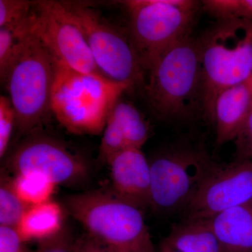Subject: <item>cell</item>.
<instances>
[{
    "label": "cell",
    "mask_w": 252,
    "mask_h": 252,
    "mask_svg": "<svg viewBox=\"0 0 252 252\" xmlns=\"http://www.w3.org/2000/svg\"><path fill=\"white\" fill-rule=\"evenodd\" d=\"M147 74L144 93L156 117L181 120L203 114L201 67L191 34L160 55Z\"/></svg>",
    "instance_id": "obj_1"
},
{
    "label": "cell",
    "mask_w": 252,
    "mask_h": 252,
    "mask_svg": "<svg viewBox=\"0 0 252 252\" xmlns=\"http://www.w3.org/2000/svg\"><path fill=\"white\" fill-rule=\"evenodd\" d=\"M196 39L203 114L210 122L220 91L252 77V19L217 20Z\"/></svg>",
    "instance_id": "obj_2"
},
{
    "label": "cell",
    "mask_w": 252,
    "mask_h": 252,
    "mask_svg": "<svg viewBox=\"0 0 252 252\" xmlns=\"http://www.w3.org/2000/svg\"><path fill=\"white\" fill-rule=\"evenodd\" d=\"M124 84L105 77L77 72L58 62L51 95V112L60 124L77 135L102 133Z\"/></svg>",
    "instance_id": "obj_3"
},
{
    "label": "cell",
    "mask_w": 252,
    "mask_h": 252,
    "mask_svg": "<svg viewBox=\"0 0 252 252\" xmlns=\"http://www.w3.org/2000/svg\"><path fill=\"white\" fill-rule=\"evenodd\" d=\"M56 64L57 61L32 26L3 84L16 112V128L22 135L39 132L52 114Z\"/></svg>",
    "instance_id": "obj_4"
},
{
    "label": "cell",
    "mask_w": 252,
    "mask_h": 252,
    "mask_svg": "<svg viewBox=\"0 0 252 252\" xmlns=\"http://www.w3.org/2000/svg\"><path fill=\"white\" fill-rule=\"evenodd\" d=\"M127 30L146 74L160 55L191 34L201 3L193 0H127Z\"/></svg>",
    "instance_id": "obj_5"
},
{
    "label": "cell",
    "mask_w": 252,
    "mask_h": 252,
    "mask_svg": "<svg viewBox=\"0 0 252 252\" xmlns=\"http://www.w3.org/2000/svg\"><path fill=\"white\" fill-rule=\"evenodd\" d=\"M151 208L160 213L185 211L218 164L199 146L175 145L149 160Z\"/></svg>",
    "instance_id": "obj_6"
},
{
    "label": "cell",
    "mask_w": 252,
    "mask_h": 252,
    "mask_svg": "<svg viewBox=\"0 0 252 252\" xmlns=\"http://www.w3.org/2000/svg\"><path fill=\"white\" fill-rule=\"evenodd\" d=\"M63 2L85 36L101 74L129 90L143 88L146 72L127 30L113 24L86 3Z\"/></svg>",
    "instance_id": "obj_7"
},
{
    "label": "cell",
    "mask_w": 252,
    "mask_h": 252,
    "mask_svg": "<svg viewBox=\"0 0 252 252\" xmlns=\"http://www.w3.org/2000/svg\"><path fill=\"white\" fill-rule=\"evenodd\" d=\"M65 206L88 234L117 252L130 251L150 235L142 210L112 190L74 194L66 199Z\"/></svg>",
    "instance_id": "obj_8"
},
{
    "label": "cell",
    "mask_w": 252,
    "mask_h": 252,
    "mask_svg": "<svg viewBox=\"0 0 252 252\" xmlns=\"http://www.w3.org/2000/svg\"><path fill=\"white\" fill-rule=\"evenodd\" d=\"M32 29L58 62L77 72L103 76L63 1H34Z\"/></svg>",
    "instance_id": "obj_9"
},
{
    "label": "cell",
    "mask_w": 252,
    "mask_h": 252,
    "mask_svg": "<svg viewBox=\"0 0 252 252\" xmlns=\"http://www.w3.org/2000/svg\"><path fill=\"white\" fill-rule=\"evenodd\" d=\"M6 166L14 175L37 172L55 185L73 186L89 176L87 162L61 141L34 132L26 136L6 158Z\"/></svg>",
    "instance_id": "obj_10"
},
{
    "label": "cell",
    "mask_w": 252,
    "mask_h": 252,
    "mask_svg": "<svg viewBox=\"0 0 252 252\" xmlns=\"http://www.w3.org/2000/svg\"><path fill=\"white\" fill-rule=\"evenodd\" d=\"M252 201V160L218 164L185 210L186 220H206Z\"/></svg>",
    "instance_id": "obj_11"
},
{
    "label": "cell",
    "mask_w": 252,
    "mask_h": 252,
    "mask_svg": "<svg viewBox=\"0 0 252 252\" xmlns=\"http://www.w3.org/2000/svg\"><path fill=\"white\" fill-rule=\"evenodd\" d=\"M112 191L143 211L151 206V169L141 149L127 148L109 160Z\"/></svg>",
    "instance_id": "obj_12"
},
{
    "label": "cell",
    "mask_w": 252,
    "mask_h": 252,
    "mask_svg": "<svg viewBox=\"0 0 252 252\" xmlns=\"http://www.w3.org/2000/svg\"><path fill=\"white\" fill-rule=\"evenodd\" d=\"M251 78L223 89L217 96L212 123L215 126L217 145L234 140L251 112Z\"/></svg>",
    "instance_id": "obj_13"
},
{
    "label": "cell",
    "mask_w": 252,
    "mask_h": 252,
    "mask_svg": "<svg viewBox=\"0 0 252 252\" xmlns=\"http://www.w3.org/2000/svg\"><path fill=\"white\" fill-rule=\"evenodd\" d=\"M206 220L223 252H252V201Z\"/></svg>",
    "instance_id": "obj_14"
},
{
    "label": "cell",
    "mask_w": 252,
    "mask_h": 252,
    "mask_svg": "<svg viewBox=\"0 0 252 252\" xmlns=\"http://www.w3.org/2000/svg\"><path fill=\"white\" fill-rule=\"evenodd\" d=\"M64 213L61 205L54 200L31 206L16 227L23 241H44L63 230Z\"/></svg>",
    "instance_id": "obj_15"
},
{
    "label": "cell",
    "mask_w": 252,
    "mask_h": 252,
    "mask_svg": "<svg viewBox=\"0 0 252 252\" xmlns=\"http://www.w3.org/2000/svg\"><path fill=\"white\" fill-rule=\"evenodd\" d=\"M163 241L180 252H223L206 220H185L174 225Z\"/></svg>",
    "instance_id": "obj_16"
},
{
    "label": "cell",
    "mask_w": 252,
    "mask_h": 252,
    "mask_svg": "<svg viewBox=\"0 0 252 252\" xmlns=\"http://www.w3.org/2000/svg\"><path fill=\"white\" fill-rule=\"evenodd\" d=\"M121 97L111 111L122 129L128 148L142 149L150 135V127L140 111Z\"/></svg>",
    "instance_id": "obj_17"
},
{
    "label": "cell",
    "mask_w": 252,
    "mask_h": 252,
    "mask_svg": "<svg viewBox=\"0 0 252 252\" xmlns=\"http://www.w3.org/2000/svg\"><path fill=\"white\" fill-rule=\"evenodd\" d=\"M11 181L18 196L29 206L51 200L56 187L45 175L37 172L17 174Z\"/></svg>",
    "instance_id": "obj_18"
},
{
    "label": "cell",
    "mask_w": 252,
    "mask_h": 252,
    "mask_svg": "<svg viewBox=\"0 0 252 252\" xmlns=\"http://www.w3.org/2000/svg\"><path fill=\"white\" fill-rule=\"evenodd\" d=\"M32 16L27 22L17 26L0 28V81L4 84L11 66L17 59L23 41L31 31Z\"/></svg>",
    "instance_id": "obj_19"
},
{
    "label": "cell",
    "mask_w": 252,
    "mask_h": 252,
    "mask_svg": "<svg viewBox=\"0 0 252 252\" xmlns=\"http://www.w3.org/2000/svg\"><path fill=\"white\" fill-rule=\"evenodd\" d=\"M29 205L15 192L11 178L1 175L0 184V225L16 228Z\"/></svg>",
    "instance_id": "obj_20"
},
{
    "label": "cell",
    "mask_w": 252,
    "mask_h": 252,
    "mask_svg": "<svg viewBox=\"0 0 252 252\" xmlns=\"http://www.w3.org/2000/svg\"><path fill=\"white\" fill-rule=\"evenodd\" d=\"M202 6L217 20L252 19V0H205Z\"/></svg>",
    "instance_id": "obj_21"
},
{
    "label": "cell",
    "mask_w": 252,
    "mask_h": 252,
    "mask_svg": "<svg viewBox=\"0 0 252 252\" xmlns=\"http://www.w3.org/2000/svg\"><path fill=\"white\" fill-rule=\"evenodd\" d=\"M127 148L120 126L114 117L109 114L99 147V160L107 163L114 156Z\"/></svg>",
    "instance_id": "obj_22"
},
{
    "label": "cell",
    "mask_w": 252,
    "mask_h": 252,
    "mask_svg": "<svg viewBox=\"0 0 252 252\" xmlns=\"http://www.w3.org/2000/svg\"><path fill=\"white\" fill-rule=\"evenodd\" d=\"M34 1L0 0V28L27 22L34 12Z\"/></svg>",
    "instance_id": "obj_23"
},
{
    "label": "cell",
    "mask_w": 252,
    "mask_h": 252,
    "mask_svg": "<svg viewBox=\"0 0 252 252\" xmlns=\"http://www.w3.org/2000/svg\"><path fill=\"white\" fill-rule=\"evenodd\" d=\"M17 119L11 99L8 96L0 97V158L7 153Z\"/></svg>",
    "instance_id": "obj_24"
},
{
    "label": "cell",
    "mask_w": 252,
    "mask_h": 252,
    "mask_svg": "<svg viewBox=\"0 0 252 252\" xmlns=\"http://www.w3.org/2000/svg\"><path fill=\"white\" fill-rule=\"evenodd\" d=\"M234 141L235 159L252 160V109Z\"/></svg>",
    "instance_id": "obj_25"
},
{
    "label": "cell",
    "mask_w": 252,
    "mask_h": 252,
    "mask_svg": "<svg viewBox=\"0 0 252 252\" xmlns=\"http://www.w3.org/2000/svg\"><path fill=\"white\" fill-rule=\"evenodd\" d=\"M76 240L63 229L53 238L39 243L36 251L32 252H74Z\"/></svg>",
    "instance_id": "obj_26"
},
{
    "label": "cell",
    "mask_w": 252,
    "mask_h": 252,
    "mask_svg": "<svg viewBox=\"0 0 252 252\" xmlns=\"http://www.w3.org/2000/svg\"><path fill=\"white\" fill-rule=\"evenodd\" d=\"M0 252H32L16 228L0 225Z\"/></svg>",
    "instance_id": "obj_27"
},
{
    "label": "cell",
    "mask_w": 252,
    "mask_h": 252,
    "mask_svg": "<svg viewBox=\"0 0 252 252\" xmlns=\"http://www.w3.org/2000/svg\"><path fill=\"white\" fill-rule=\"evenodd\" d=\"M74 252H117L115 249L88 234L76 240Z\"/></svg>",
    "instance_id": "obj_28"
},
{
    "label": "cell",
    "mask_w": 252,
    "mask_h": 252,
    "mask_svg": "<svg viewBox=\"0 0 252 252\" xmlns=\"http://www.w3.org/2000/svg\"><path fill=\"white\" fill-rule=\"evenodd\" d=\"M127 252H155L150 235Z\"/></svg>",
    "instance_id": "obj_29"
},
{
    "label": "cell",
    "mask_w": 252,
    "mask_h": 252,
    "mask_svg": "<svg viewBox=\"0 0 252 252\" xmlns=\"http://www.w3.org/2000/svg\"><path fill=\"white\" fill-rule=\"evenodd\" d=\"M158 252H180L177 250H174L171 247L169 246L168 245L165 241H162L159 246L158 251Z\"/></svg>",
    "instance_id": "obj_30"
},
{
    "label": "cell",
    "mask_w": 252,
    "mask_h": 252,
    "mask_svg": "<svg viewBox=\"0 0 252 252\" xmlns=\"http://www.w3.org/2000/svg\"><path fill=\"white\" fill-rule=\"evenodd\" d=\"M251 89H252V77L251 78Z\"/></svg>",
    "instance_id": "obj_31"
}]
</instances>
